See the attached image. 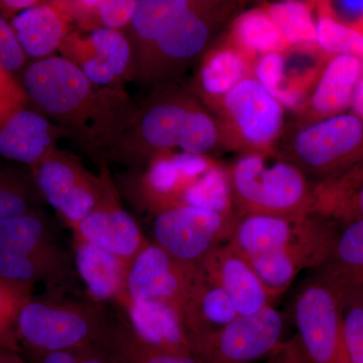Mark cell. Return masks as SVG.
Returning <instances> with one entry per match:
<instances>
[{"label": "cell", "mask_w": 363, "mask_h": 363, "mask_svg": "<svg viewBox=\"0 0 363 363\" xmlns=\"http://www.w3.org/2000/svg\"><path fill=\"white\" fill-rule=\"evenodd\" d=\"M21 86L38 111L87 152H104L128 125L138 107L123 89L93 84L61 56L35 60Z\"/></svg>", "instance_id": "6da1fadb"}, {"label": "cell", "mask_w": 363, "mask_h": 363, "mask_svg": "<svg viewBox=\"0 0 363 363\" xmlns=\"http://www.w3.org/2000/svg\"><path fill=\"white\" fill-rule=\"evenodd\" d=\"M209 7L189 0H138L123 30L133 51L135 80L160 82L199 56L211 37Z\"/></svg>", "instance_id": "7a4b0ae2"}, {"label": "cell", "mask_w": 363, "mask_h": 363, "mask_svg": "<svg viewBox=\"0 0 363 363\" xmlns=\"http://www.w3.org/2000/svg\"><path fill=\"white\" fill-rule=\"evenodd\" d=\"M0 278L40 284L50 295L86 298L73 245L67 247L40 209L0 223Z\"/></svg>", "instance_id": "3957f363"}, {"label": "cell", "mask_w": 363, "mask_h": 363, "mask_svg": "<svg viewBox=\"0 0 363 363\" xmlns=\"http://www.w3.org/2000/svg\"><path fill=\"white\" fill-rule=\"evenodd\" d=\"M114 317L116 305L72 296L33 295L18 318L23 355L102 345L108 338Z\"/></svg>", "instance_id": "277c9868"}, {"label": "cell", "mask_w": 363, "mask_h": 363, "mask_svg": "<svg viewBox=\"0 0 363 363\" xmlns=\"http://www.w3.org/2000/svg\"><path fill=\"white\" fill-rule=\"evenodd\" d=\"M339 231L318 215L301 217L248 215L236 222L227 241L243 259L278 253L301 271L319 269L330 259Z\"/></svg>", "instance_id": "5b68a950"}, {"label": "cell", "mask_w": 363, "mask_h": 363, "mask_svg": "<svg viewBox=\"0 0 363 363\" xmlns=\"http://www.w3.org/2000/svg\"><path fill=\"white\" fill-rule=\"evenodd\" d=\"M228 176L231 199L240 217L267 215L301 217L311 214L314 191L304 173L291 162H267L259 155L241 157Z\"/></svg>", "instance_id": "8992f818"}, {"label": "cell", "mask_w": 363, "mask_h": 363, "mask_svg": "<svg viewBox=\"0 0 363 363\" xmlns=\"http://www.w3.org/2000/svg\"><path fill=\"white\" fill-rule=\"evenodd\" d=\"M297 335L272 353L298 363H350L344 337L342 291L316 272L300 289L294 303ZM271 353V354H272Z\"/></svg>", "instance_id": "52a82bcc"}, {"label": "cell", "mask_w": 363, "mask_h": 363, "mask_svg": "<svg viewBox=\"0 0 363 363\" xmlns=\"http://www.w3.org/2000/svg\"><path fill=\"white\" fill-rule=\"evenodd\" d=\"M195 102L173 88H157L136 109L125 130L105 152L111 160L142 172L150 160L179 147L186 121Z\"/></svg>", "instance_id": "ba28073f"}, {"label": "cell", "mask_w": 363, "mask_h": 363, "mask_svg": "<svg viewBox=\"0 0 363 363\" xmlns=\"http://www.w3.org/2000/svg\"><path fill=\"white\" fill-rule=\"evenodd\" d=\"M33 179L42 199L72 230L96 206L104 191L101 169L94 175L78 157L59 149L33 167Z\"/></svg>", "instance_id": "9c48e42d"}, {"label": "cell", "mask_w": 363, "mask_h": 363, "mask_svg": "<svg viewBox=\"0 0 363 363\" xmlns=\"http://www.w3.org/2000/svg\"><path fill=\"white\" fill-rule=\"evenodd\" d=\"M152 242L182 262L198 264L230 238L238 218L193 207L154 215Z\"/></svg>", "instance_id": "30bf717a"}, {"label": "cell", "mask_w": 363, "mask_h": 363, "mask_svg": "<svg viewBox=\"0 0 363 363\" xmlns=\"http://www.w3.org/2000/svg\"><path fill=\"white\" fill-rule=\"evenodd\" d=\"M283 330V317L269 305L238 315L220 331L191 341V347L207 363H252L276 350Z\"/></svg>", "instance_id": "8fae6325"}, {"label": "cell", "mask_w": 363, "mask_h": 363, "mask_svg": "<svg viewBox=\"0 0 363 363\" xmlns=\"http://www.w3.org/2000/svg\"><path fill=\"white\" fill-rule=\"evenodd\" d=\"M59 52L99 87L123 89L124 83L135 79L133 51L123 30H71Z\"/></svg>", "instance_id": "7c38bea8"}, {"label": "cell", "mask_w": 363, "mask_h": 363, "mask_svg": "<svg viewBox=\"0 0 363 363\" xmlns=\"http://www.w3.org/2000/svg\"><path fill=\"white\" fill-rule=\"evenodd\" d=\"M199 269V264L182 262L149 240L128 264L123 301H162L181 312Z\"/></svg>", "instance_id": "4fadbf2b"}, {"label": "cell", "mask_w": 363, "mask_h": 363, "mask_svg": "<svg viewBox=\"0 0 363 363\" xmlns=\"http://www.w3.org/2000/svg\"><path fill=\"white\" fill-rule=\"evenodd\" d=\"M203 156L162 152L152 157L140 173H135L131 188V200L150 214L182 207L188 189L211 168Z\"/></svg>", "instance_id": "5bb4252c"}, {"label": "cell", "mask_w": 363, "mask_h": 363, "mask_svg": "<svg viewBox=\"0 0 363 363\" xmlns=\"http://www.w3.org/2000/svg\"><path fill=\"white\" fill-rule=\"evenodd\" d=\"M104 191L96 206L72 230L73 236L130 262L150 240L124 208L107 162L101 160Z\"/></svg>", "instance_id": "9a60e30c"}, {"label": "cell", "mask_w": 363, "mask_h": 363, "mask_svg": "<svg viewBox=\"0 0 363 363\" xmlns=\"http://www.w3.org/2000/svg\"><path fill=\"white\" fill-rule=\"evenodd\" d=\"M223 100L227 114L250 145L264 147L278 136L283 125V107L255 79H243Z\"/></svg>", "instance_id": "2e32d148"}, {"label": "cell", "mask_w": 363, "mask_h": 363, "mask_svg": "<svg viewBox=\"0 0 363 363\" xmlns=\"http://www.w3.org/2000/svg\"><path fill=\"white\" fill-rule=\"evenodd\" d=\"M63 138L66 131L38 111L21 107L0 117V156L32 168Z\"/></svg>", "instance_id": "e0dca14e"}, {"label": "cell", "mask_w": 363, "mask_h": 363, "mask_svg": "<svg viewBox=\"0 0 363 363\" xmlns=\"http://www.w3.org/2000/svg\"><path fill=\"white\" fill-rule=\"evenodd\" d=\"M362 138L363 125L358 117L339 116L301 130L294 140L293 149L303 168L316 171L354 150Z\"/></svg>", "instance_id": "ac0fdd59"}, {"label": "cell", "mask_w": 363, "mask_h": 363, "mask_svg": "<svg viewBox=\"0 0 363 363\" xmlns=\"http://www.w3.org/2000/svg\"><path fill=\"white\" fill-rule=\"evenodd\" d=\"M199 266L225 292L238 315L252 314L271 305L272 298L252 267L227 243L208 253Z\"/></svg>", "instance_id": "d6986e66"}, {"label": "cell", "mask_w": 363, "mask_h": 363, "mask_svg": "<svg viewBox=\"0 0 363 363\" xmlns=\"http://www.w3.org/2000/svg\"><path fill=\"white\" fill-rule=\"evenodd\" d=\"M72 245L86 298L102 304L118 305L125 297L130 262L76 236Z\"/></svg>", "instance_id": "ffe728a7"}, {"label": "cell", "mask_w": 363, "mask_h": 363, "mask_svg": "<svg viewBox=\"0 0 363 363\" xmlns=\"http://www.w3.org/2000/svg\"><path fill=\"white\" fill-rule=\"evenodd\" d=\"M117 306L145 342L169 352H192L183 318L175 306L157 300H123Z\"/></svg>", "instance_id": "44dd1931"}, {"label": "cell", "mask_w": 363, "mask_h": 363, "mask_svg": "<svg viewBox=\"0 0 363 363\" xmlns=\"http://www.w3.org/2000/svg\"><path fill=\"white\" fill-rule=\"evenodd\" d=\"M71 21L52 1H40L13 16L11 26L26 57H52L71 33Z\"/></svg>", "instance_id": "7402d4cb"}, {"label": "cell", "mask_w": 363, "mask_h": 363, "mask_svg": "<svg viewBox=\"0 0 363 363\" xmlns=\"http://www.w3.org/2000/svg\"><path fill=\"white\" fill-rule=\"evenodd\" d=\"M181 315L192 341L220 331L238 313L225 292L200 269Z\"/></svg>", "instance_id": "603a6c76"}, {"label": "cell", "mask_w": 363, "mask_h": 363, "mask_svg": "<svg viewBox=\"0 0 363 363\" xmlns=\"http://www.w3.org/2000/svg\"><path fill=\"white\" fill-rule=\"evenodd\" d=\"M116 363H207L196 353L160 350L138 337L121 308L116 305V317L104 343Z\"/></svg>", "instance_id": "cb8c5ba5"}, {"label": "cell", "mask_w": 363, "mask_h": 363, "mask_svg": "<svg viewBox=\"0 0 363 363\" xmlns=\"http://www.w3.org/2000/svg\"><path fill=\"white\" fill-rule=\"evenodd\" d=\"M315 272L339 290L363 288V220L339 233L330 259Z\"/></svg>", "instance_id": "d4e9b609"}, {"label": "cell", "mask_w": 363, "mask_h": 363, "mask_svg": "<svg viewBox=\"0 0 363 363\" xmlns=\"http://www.w3.org/2000/svg\"><path fill=\"white\" fill-rule=\"evenodd\" d=\"M359 72L360 60L354 57L340 55L332 60L313 94V109L330 116L345 108L354 94Z\"/></svg>", "instance_id": "484cf974"}, {"label": "cell", "mask_w": 363, "mask_h": 363, "mask_svg": "<svg viewBox=\"0 0 363 363\" xmlns=\"http://www.w3.org/2000/svg\"><path fill=\"white\" fill-rule=\"evenodd\" d=\"M77 25L78 30L90 32L98 28L123 30L135 13L138 0H65L52 1Z\"/></svg>", "instance_id": "4316f807"}, {"label": "cell", "mask_w": 363, "mask_h": 363, "mask_svg": "<svg viewBox=\"0 0 363 363\" xmlns=\"http://www.w3.org/2000/svg\"><path fill=\"white\" fill-rule=\"evenodd\" d=\"M247 64L241 52L234 49L212 52L204 60L200 70V86L210 96H225L241 82Z\"/></svg>", "instance_id": "83f0119b"}, {"label": "cell", "mask_w": 363, "mask_h": 363, "mask_svg": "<svg viewBox=\"0 0 363 363\" xmlns=\"http://www.w3.org/2000/svg\"><path fill=\"white\" fill-rule=\"evenodd\" d=\"M235 37L241 47L262 56L285 51L290 47L269 13L252 11L242 14L235 25Z\"/></svg>", "instance_id": "f1b7e54d"}, {"label": "cell", "mask_w": 363, "mask_h": 363, "mask_svg": "<svg viewBox=\"0 0 363 363\" xmlns=\"http://www.w3.org/2000/svg\"><path fill=\"white\" fill-rule=\"evenodd\" d=\"M35 286L0 278V348L23 354L18 337V318Z\"/></svg>", "instance_id": "f546056e"}, {"label": "cell", "mask_w": 363, "mask_h": 363, "mask_svg": "<svg viewBox=\"0 0 363 363\" xmlns=\"http://www.w3.org/2000/svg\"><path fill=\"white\" fill-rule=\"evenodd\" d=\"M40 200L33 176L0 169V223L40 209Z\"/></svg>", "instance_id": "4dcf8cb0"}, {"label": "cell", "mask_w": 363, "mask_h": 363, "mask_svg": "<svg viewBox=\"0 0 363 363\" xmlns=\"http://www.w3.org/2000/svg\"><path fill=\"white\" fill-rule=\"evenodd\" d=\"M182 207H193L208 211L233 215L228 176L221 169L212 166L184 195Z\"/></svg>", "instance_id": "1f68e13d"}, {"label": "cell", "mask_w": 363, "mask_h": 363, "mask_svg": "<svg viewBox=\"0 0 363 363\" xmlns=\"http://www.w3.org/2000/svg\"><path fill=\"white\" fill-rule=\"evenodd\" d=\"M274 25L290 45H313L317 43V26L307 4L285 1L272 4L267 11Z\"/></svg>", "instance_id": "d6a6232c"}, {"label": "cell", "mask_w": 363, "mask_h": 363, "mask_svg": "<svg viewBox=\"0 0 363 363\" xmlns=\"http://www.w3.org/2000/svg\"><path fill=\"white\" fill-rule=\"evenodd\" d=\"M342 291L344 337L350 363H363V288Z\"/></svg>", "instance_id": "836d02e7"}, {"label": "cell", "mask_w": 363, "mask_h": 363, "mask_svg": "<svg viewBox=\"0 0 363 363\" xmlns=\"http://www.w3.org/2000/svg\"><path fill=\"white\" fill-rule=\"evenodd\" d=\"M317 43L322 49L333 54L363 59V35L341 25L329 16H323L317 23Z\"/></svg>", "instance_id": "e575fe53"}, {"label": "cell", "mask_w": 363, "mask_h": 363, "mask_svg": "<svg viewBox=\"0 0 363 363\" xmlns=\"http://www.w3.org/2000/svg\"><path fill=\"white\" fill-rule=\"evenodd\" d=\"M218 140V128L209 114L197 104L191 109L179 143V149L193 156H203Z\"/></svg>", "instance_id": "d590c367"}, {"label": "cell", "mask_w": 363, "mask_h": 363, "mask_svg": "<svg viewBox=\"0 0 363 363\" xmlns=\"http://www.w3.org/2000/svg\"><path fill=\"white\" fill-rule=\"evenodd\" d=\"M285 58L279 52L262 56L257 62V82L281 105L295 107L300 96L286 84Z\"/></svg>", "instance_id": "8d00e7d4"}, {"label": "cell", "mask_w": 363, "mask_h": 363, "mask_svg": "<svg viewBox=\"0 0 363 363\" xmlns=\"http://www.w3.org/2000/svg\"><path fill=\"white\" fill-rule=\"evenodd\" d=\"M23 357L28 363H116L104 344Z\"/></svg>", "instance_id": "74e56055"}, {"label": "cell", "mask_w": 363, "mask_h": 363, "mask_svg": "<svg viewBox=\"0 0 363 363\" xmlns=\"http://www.w3.org/2000/svg\"><path fill=\"white\" fill-rule=\"evenodd\" d=\"M26 55L21 49L11 23L0 13V70L13 74L25 66Z\"/></svg>", "instance_id": "f35d334b"}, {"label": "cell", "mask_w": 363, "mask_h": 363, "mask_svg": "<svg viewBox=\"0 0 363 363\" xmlns=\"http://www.w3.org/2000/svg\"><path fill=\"white\" fill-rule=\"evenodd\" d=\"M26 97L23 86L16 82L13 74L0 70V117L25 107Z\"/></svg>", "instance_id": "ab89813d"}, {"label": "cell", "mask_w": 363, "mask_h": 363, "mask_svg": "<svg viewBox=\"0 0 363 363\" xmlns=\"http://www.w3.org/2000/svg\"><path fill=\"white\" fill-rule=\"evenodd\" d=\"M318 216H326V215H348L352 217V221L363 220V179L359 186L351 197L344 198L329 203L317 209L314 212Z\"/></svg>", "instance_id": "60d3db41"}, {"label": "cell", "mask_w": 363, "mask_h": 363, "mask_svg": "<svg viewBox=\"0 0 363 363\" xmlns=\"http://www.w3.org/2000/svg\"><path fill=\"white\" fill-rule=\"evenodd\" d=\"M39 2L38 0H4V1H0V11L2 13H14L16 16L21 11L35 6Z\"/></svg>", "instance_id": "b9f144b4"}, {"label": "cell", "mask_w": 363, "mask_h": 363, "mask_svg": "<svg viewBox=\"0 0 363 363\" xmlns=\"http://www.w3.org/2000/svg\"><path fill=\"white\" fill-rule=\"evenodd\" d=\"M337 6L340 11L350 18H358L363 14V1H340Z\"/></svg>", "instance_id": "7bdbcfd3"}, {"label": "cell", "mask_w": 363, "mask_h": 363, "mask_svg": "<svg viewBox=\"0 0 363 363\" xmlns=\"http://www.w3.org/2000/svg\"><path fill=\"white\" fill-rule=\"evenodd\" d=\"M0 363H28L21 353L0 348Z\"/></svg>", "instance_id": "ee69618b"}, {"label": "cell", "mask_w": 363, "mask_h": 363, "mask_svg": "<svg viewBox=\"0 0 363 363\" xmlns=\"http://www.w3.org/2000/svg\"><path fill=\"white\" fill-rule=\"evenodd\" d=\"M352 99L355 111L357 112L358 116L363 118V78L357 85Z\"/></svg>", "instance_id": "f6af8a7d"}]
</instances>
